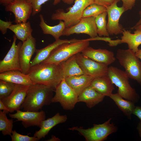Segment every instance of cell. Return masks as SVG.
I'll return each instance as SVG.
<instances>
[{
  "mask_svg": "<svg viewBox=\"0 0 141 141\" xmlns=\"http://www.w3.org/2000/svg\"><path fill=\"white\" fill-rule=\"evenodd\" d=\"M14 114H9V116L12 118L17 119L16 121H21L23 126L25 128L31 126L40 127L42 121L45 119L44 111H22L20 110L16 111Z\"/></svg>",
  "mask_w": 141,
  "mask_h": 141,
  "instance_id": "2e32d148",
  "label": "cell"
},
{
  "mask_svg": "<svg viewBox=\"0 0 141 141\" xmlns=\"http://www.w3.org/2000/svg\"><path fill=\"white\" fill-rule=\"evenodd\" d=\"M11 141H37L39 140L33 136L31 137L28 135H24L17 132L15 130L13 131L10 136Z\"/></svg>",
  "mask_w": 141,
  "mask_h": 141,
  "instance_id": "836d02e7",
  "label": "cell"
},
{
  "mask_svg": "<svg viewBox=\"0 0 141 141\" xmlns=\"http://www.w3.org/2000/svg\"><path fill=\"white\" fill-rule=\"evenodd\" d=\"M67 119L66 115H61L57 113L52 117L43 121L39 127L40 129L35 132L33 136L39 140L44 138L52 128L58 124L65 122Z\"/></svg>",
  "mask_w": 141,
  "mask_h": 141,
  "instance_id": "ac0fdd59",
  "label": "cell"
},
{
  "mask_svg": "<svg viewBox=\"0 0 141 141\" xmlns=\"http://www.w3.org/2000/svg\"><path fill=\"white\" fill-rule=\"evenodd\" d=\"M49 0H27L32 5V15L33 16L40 12L41 10L42 6L46 2ZM61 0H54L53 4L56 5L59 3Z\"/></svg>",
  "mask_w": 141,
  "mask_h": 141,
  "instance_id": "d6a6232c",
  "label": "cell"
},
{
  "mask_svg": "<svg viewBox=\"0 0 141 141\" xmlns=\"http://www.w3.org/2000/svg\"><path fill=\"white\" fill-rule=\"evenodd\" d=\"M122 2V7L125 11L131 9L134 6L136 0H121Z\"/></svg>",
  "mask_w": 141,
  "mask_h": 141,
  "instance_id": "d590c367",
  "label": "cell"
},
{
  "mask_svg": "<svg viewBox=\"0 0 141 141\" xmlns=\"http://www.w3.org/2000/svg\"><path fill=\"white\" fill-rule=\"evenodd\" d=\"M137 129L138 130L139 134L140 137L141 138V122L140 121L138 124L137 127Z\"/></svg>",
  "mask_w": 141,
  "mask_h": 141,
  "instance_id": "60d3db41",
  "label": "cell"
},
{
  "mask_svg": "<svg viewBox=\"0 0 141 141\" xmlns=\"http://www.w3.org/2000/svg\"><path fill=\"white\" fill-rule=\"evenodd\" d=\"M12 22L10 21H5L0 20V30L3 34L6 33L8 29L12 24Z\"/></svg>",
  "mask_w": 141,
  "mask_h": 141,
  "instance_id": "e575fe53",
  "label": "cell"
},
{
  "mask_svg": "<svg viewBox=\"0 0 141 141\" xmlns=\"http://www.w3.org/2000/svg\"><path fill=\"white\" fill-rule=\"evenodd\" d=\"M0 109L1 110L7 111L9 113V110L1 100H0Z\"/></svg>",
  "mask_w": 141,
  "mask_h": 141,
  "instance_id": "ab89813d",
  "label": "cell"
},
{
  "mask_svg": "<svg viewBox=\"0 0 141 141\" xmlns=\"http://www.w3.org/2000/svg\"><path fill=\"white\" fill-rule=\"evenodd\" d=\"M94 78L83 74L67 77L64 79L67 84L78 95L85 89L90 85Z\"/></svg>",
  "mask_w": 141,
  "mask_h": 141,
  "instance_id": "603a6c76",
  "label": "cell"
},
{
  "mask_svg": "<svg viewBox=\"0 0 141 141\" xmlns=\"http://www.w3.org/2000/svg\"><path fill=\"white\" fill-rule=\"evenodd\" d=\"M74 33L85 34L92 38L98 36L95 17L82 18L76 25L66 28L63 32L62 36H68Z\"/></svg>",
  "mask_w": 141,
  "mask_h": 141,
  "instance_id": "4fadbf2b",
  "label": "cell"
},
{
  "mask_svg": "<svg viewBox=\"0 0 141 141\" xmlns=\"http://www.w3.org/2000/svg\"><path fill=\"white\" fill-rule=\"evenodd\" d=\"M27 74L34 84L44 85L54 90L64 79L59 64L40 63L31 67Z\"/></svg>",
  "mask_w": 141,
  "mask_h": 141,
  "instance_id": "6da1fadb",
  "label": "cell"
},
{
  "mask_svg": "<svg viewBox=\"0 0 141 141\" xmlns=\"http://www.w3.org/2000/svg\"><path fill=\"white\" fill-rule=\"evenodd\" d=\"M59 64L64 79L84 74L77 62L76 55L72 56Z\"/></svg>",
  "mask_w": 141,
  "mask_h": 141,
  "instance_id": "cb8c5ba5",
  "label": "cell"
},
{
  "mask_svg": "<svg viewBox=\"0 0 141 141\" xmlns=\"http://www.w3.org/2000/svg\"><path fill=\"white\" fill-rule=\"evenodd\" d=\"M108 75L112 83L118 87L117 93L123 98L134 103L140 97L136 90L131 85L129 77L124 71L116 67H109Z\"/></svg>",
  "mask_w": 141,
  "mask_h": 141,
  "instance_id": "277c9868",
  "label": "cell"
},
{
  "mask_svg": "<svg viewBox=\"0 0 141 141\" xmlns=\"http://www.w3.org/2000/svg\"><path fill=\"white\" fill-rule=\"evenodd\" d=\"M55 94L52 103L58 102L63 109L72 110L78 102V95L75 91L63 79L54 90Z\"/></svg>",
  "mask_w": 141,
  "mask_h": 141,
  "instance_id": "ba28073f",
  "label": "cell"
},
{
  "mask_svg": "<svg viewBox=\"0 0 141 141\" xmlns=\"http://www.w3.org/2000/svg\"><path fill=\"white\" fill-rule=\"evenodd\" d=\"M54 90L44 85L34 84L31 85L21 109L24 111H39L44 105L52 103Z\"/></svg>",
  "mask_w": 141,
  "mask_h": 141,
  "instance_id": "7a4b0ae2",
  "label": "cell"
},
{
  "mask_svg": "<svg viewBox=\"0 0 141 141\" xmlns=\"http://www.w3.org/2000/svg\"><path fill=\"white\" fill-rule=\"evenodd\" d=\"M15 0H0V4L5 7L13 2Z\"/></svg>",
  "mask_w": 141,
  "mask_h": 141,
  "instance_id": "f35d334b",
  "label": "cell"
},
{
  "mask_svg": "<svg viewBox=\"0 0 141 141\" xmlns=\"http://www.w3.org/2000/svg\"><path fill=\"white\" fill-rule=\"evenodd\" d=\"M106 10L107 8L105 7L94 3L88 6L84 10L82 18L95 17L106 11Z\"/></svg>",
  "mask_w": 141,
  "mask_h": 141,
  "instance_id": "4dcf8cb0",
  "label": "cell"
},
{
  "mask_svg": "<svg viewBox=\"0 0 141 141\" xmlns=\"http://www.w3.org/2000/svg\"><path fill=\"white\" fill-rule=\"evenodd\" d=\"M15 85L0 80V99L9 96L14 90Z\"/></svg>",
  "mask_w": 141,
  "mask_h": 141,
  "instance_id": "1f68e13d",
  "label": "cell"
},
{
  "mask_svg": "<svg viewBox=\"0 0 141 141\" xmlns=\"http://www.w3.org/2000/svg\"><path fill=\"white\" fill-rule=\"evenodd\" d=\"M115 0H94V3L107 8Z\"/></svg>",
  "mask_w": 141,
  "mask_h": 141,
  "instance_id": "8d00e7d4",
  "label": "cell"
},
{
  "mask_svg": "<svg viewBox=\"0 0 141 141\" xmlns=\"http://www.w3.org/2000/svg\"><path fill=\"white\" fill-rule=\"evenodd\" d=\"M30 86L16 84L14 89L9 96L0 99L9 110V113L20 110Z\"/></svg>",
  "mask_w": 141,
  "mask_h": 141,
  "instance_id": "8fae6325",
  "label": "cell"
},
{
  "mask_svg": "<svg viewBox=\"0 0 141 141\" xmlns=\"http://www.w3.org/2000/svg\"><path fill=\"white\" fill-rule=\"evenodd\" d=\"M133 114L137 116L141 122V106H136L133 111Z\"/></svg>",
  "mask_w": 141,
  "mask_h": 141,
  "instance_id": "74e56055",
  "label": "cell"
},
{
  "mask_svg": "<svg viewBox=\"0 0 141 141\" xmlns=\"http://www.w3.org/2000/svg\"><path fill=\"white\" fill-rule=\"evenodd\" d=\"M116 58L129 78L136 80L141 86V62L131 50L118 49Z\"/></svg>",
  "mask_w": 141,
  "mask_h": 141,
  "instance_id": "8992f818",
  "label": "cell"
},
{
  "mask_svg": "<svg viewBox=\"0 0 141 141\" xmlns=\"http://www.w3.org/2000/svg\"><path fill=\"white\" fill-rule=\"evenodd\" d=\"M0 80L23 85H31L34 84L28 74L16 70H9L0 73Z\"/></svg>",
  "mask_w": 141,
  "mask_h": 141,
  "instance_id": "44dd1931",
  "label": "cell"
},
{
  "mask_svg": "<svg viewBox=\"0 0 141 141\" xmlns=\"http://www.w3.org/2000/svg\"><path fill=\"white\" fill-rule=\"evenodd\" d=\"M111 118H110L103 124H94L93 127L87 129L75 126L68 129L78 131L87 141H103L109 135L118 130L117 127L113 123H111Z\"/></svg>",
  "mask_w": 141,
  "mask_h": 141,
  "instance_id": "52a82bcc",
  "label": "cell"
},
{
  "mask_svg": "<svg viewBox=\"0 0 141 141\" xmlns=\"http://www.w3.org/2000/svg\"><path fill=\"white\" fill-rule=\"evenodd\" d=\"M122 33L121 39H119V44H127L128 49L135 53L138 50V47L141 44V31H134V34H132L130 31L123 28Z\"/></svg>",
  "mask_w": 141,
  "mask_h": 141,
  "instance_id": "d4e9b609",
  "label": "cell"
},
{
  "mask_svg": "<svg viewBox=\"0 0 141 141\" xmlns=\"http://www.w3.org/2000/svg\"><path fill=\"white\" fill-rule=\"evenodd\" d=\"M76 56L77 62L84 74L94 78L108 75V66L96 62L81 52L76 54Z\"/></svg>",
  "mask_w": 141,
  "mask_h": 141,
  "instance_id": "9c48e42d",
  "label": "cell"
},
{
  "mask_svg": "<svg viewBox=\"0 0 141 141\" xmlns=\"http://www.w3.org/2000/svg\"><path fill=\"white\" fill-rule=\"evenodd\" d=\"M109 97L124 115L128 119H131L132 115L136 107L134 103L130 101L125 99L117 93H113Z\"/></svg>",
  "mask_w": 141,
  "mask_h": 141,
  "instance_id": "4316f807",
  "label": "cell"
},
{
  "mask_svg": "<svg viewBox=\"0 0 141 141\" xmlns=\"http://www.w3.org/2000/svg\"><path fill=\"white\" fill-rule=\"evenodd\" d=\"M89 41L86 39H78L63 43L55 48L49 57L40 63L58 64L89 46Z\"/></svg>",
  "mask_w": 141,
  "mask_h": 141,
  "instance_id": "3957f363",
  "label": "cell"
},
{
  "mask_svg": "<svg viewBox=\"0 0 141 141\" xmlns=\"http://www.w3.org/2000/svg\"><path fill=\"white\" fill-rule=\"evenodd\" d=\"M90 85L105 96L109 97L115 89L114 84L108 75L94 78Z\"/></svg>",
  "mask_w": 141,
  "mask_h": 141,
  "instance_id": "7402d4cb",
  "label": "cell"
},
{
  "mask_svg": "<svg viewBox=\"0 0 141 141\" xmlns=\"http://www.w3.org/2000/svg\"><path fill=\"white\" fill-rule=\"evenodd\" d=\"M74 2V4L67 12H66L61 9L56 10L51 16V20L63 21L66 28L73 26L79 22L84 10L94 3V0H75Z\"/></svg>",
  "mask_w": 141,
  "mask_h": 141,
  "instance_id": "5b68a950",
  "label": "cell"
},
{
  "mask_svg": "<svg viewBox=\"0 0 141 141\" xmlns=\"http://www.w3.org/2000/svg\"><path fill=\"white\" fill-rule=\"evenodd\" d=\"M5 9L13 13L16 24L27 22L32 12V4L27 0H15L5 6Z\"/></svg>",
  "mask_w": 141,
  "mask_h": 141,
  "instance_id": "5bb4252c",
  "label": "cell"
},
{
  "mask_svg": "<svg viewBox=\"0 0 141 141\" xmlns=\"http://www.w3.org/2000/svg\"><path fill=\"white\" fill-rule=\"evenodd\" d=\"M8 113L7 111H0V131L4 136L9 135L10 136L13 131V120L8 118L6 114Z\"/></svg>",
  "mask_w": 141,
  "mask_h": 141,
  "instance_id": "f1b7e54d",
  "label": "cell"
},
{
  "mask_svg": "<svg viewBox=\"0 0 141 141\" xmlns=\"http://www.w3.org/2000/svg\"><path fill=\"white\" fill-rule=\"evenodd\" d=\"M107 15L106 11L95 17V22L97 27V33L99 37H109L107 29L106 17Z\"/></svg>",
  "mask_w": 141,
  "mask_h": 141,
  "instance_id": "f546056e",
  "label": "cell"
},
{
  "mask_svg": "<svg viewBox=\"0 0 141 141\" xmlns=\"http://www.w3.org/2000/svg\"><path fill=\"white\" fill-rule=\"evenodd\" d=\"M135 53L136 56L141 60V49H139Z\"/></svg>",
  "mask_w": 141,
  "mask_h": 141,
  "instance_id": "f6af8a7d",
  "label": "cell"
},
{
  "mask_svg": "<svg viewBox=\"0 0 141 141\" xmlns=\"http://www.w3.org/2000/svg\"><path fill=\"white\" fill-rule=\"evenodd\" d=\"M64 3L68 5H70L73 4L75 0H61Z\"/></svg>",
  "mask_w": 141,
  "mask_h": 141,
  "instance_id": "b9f144b4",
  "label": "cell"
},
{
  "mask_svg": "<svg viewBox=\"0 0 141 141\" xmlns=\"http://www.w3.org/2000/svg\"><path fill=\"white\" fill-rule=\"evenodd\" d=\"M78 40L75 38L70 40L59 39L43 48L40 49H36L35 56L31 62V67L40 63L46 60L52 51L59 45L64 43L73 42Z\"/></svg>",
  "mask_w": 141,
  "mask_h": 141,
  "instance_id": "d6986e66",
  "label": "cell"
},
{
  "mask_svg": "<svg viewBox=\"0 0 141 141\" xmlns=\"http://www.w3.org/2000/svg\"><path fill=\"white\" fill-rule=\"evenodd\" d=\"M8 29L14 33L17 39L22 42L32 35L33 31L29 21L12 24Z\"/></svg>",
  "mask_w": 141,
  "mask_h": 141,
  "instance_id": "83f0119b",
  "label": "cell"
},
{
  "mask_svg": "<svg viewBox=\"0 0 141 141\" xmlns=\"http://www.w3.org/2000/svg\"><path fill=\"white\" fill-rule=\"evenodd\" d=\"M17 38L13 36L11 46L4 58L0 61V73L11 70L21 71L19 60V53L22 44L21 41L16 44Z\"/></svg>",
  "mask_w": 141,
  "mask_h": 141,
  "instance_id": "30bf717a",
  "label": "cell"
},
{
  "mask_svg": "<svg viewBox=\"0 0 141 141\" xmlns=\"http://www.w3.org/2000/svg\"><path fill=\"white\" fill-rule=\"evenodd\" d=\"M36 40L32 35L22 42L19 53V63L21 72L27 74L31 68V60L36 50Z\"/></svg>",
  "mask_w": 141,
  "mask_h": 141,
  "instance_id": "9a60e30c",
  "label": "cell"
},
{
  "mask_svg": "<svg viewBox=\"0 0 141 141\" xmlns=\"http://www.w3.org/2000/svg\"><path fill=\"white\" fill-rule=\"evenodd\" d=\"M39 17L40 21L39 26L44 34L52 36L55 40L59 39L60 37L62 36L63 32L66 28L63 21H60L59 24L56 25L50 26L45 23L43 15L40 14Z\"/></svg>",
  "mask_w": 141,
  "mask_h": 141,
  "instance_id": "484cf974",
  "label": "cell"
},
{
  "mask_svg": "<svg viewBox=\"0 0 141 141\" xmlns=\"http://www.w3.org/2000/svg\"><path fill=\"white\" fill-rule=\"evenodd\" d=\"M60 140V139L56 137L55 136H51V138L47 141H55Z\"/></svg>",
  "mask_w": 141,
  "mask_h": 141,
  "instance_id": "ee69618b",
  "label": "cell"
},
{
  "mask_svg": "<svg viewBox=\"0 0 141 141\" xmlns=\"http://www.w3.org/2000/svg\"><path fill=\"white\" fill-rule=\"evenodd\" d=\"M131 29H135L136 31H141V24L137 26H134L131 28Z\"/></svg>",
  "mask_w": 141,
  "mask_h": 141,
  "instance_id": "7bdbcfd3",
  "label": "cell"
},
{
  "mask_svg": "<svg viewBox=\"0 0 141 141\" xmlns=\"http://www.w3.org/2000/svg\"><path fill=\"white\" fill-rule=\"evenodd\" d=\"M105 97L90 85L78 95V102H84L88 108H91L102 102Z\"/></svg>",
  "mask_w": 141,
  "mask_h": 141,
  "instance_id": "ffe728a7",
  "label": "cell"
},
{
  "mask_svg": "<svg viewBox=\"0 0 141 141\" xmlns=\"http://www.w3.org/2000/svg\"><path fill=\"white\" fill-rule=\"evenodd\" d=\"M139 13L140 15V19L138 21L136 25L134 26H137L141 24V11H139Z\"/></svg>",
  "mask_w": 141,
  "mask_h": 141,
  "instance_id": "bcb514c9",
  "label": "cell"
},
{
  "mask_svg": "<svg viewBox=\"0 0 141 141\" xmlns=\"http://www.w3.org/2000/svg\"><path fill=\"white\" fill-rule=\"evenodd\" d=\"M81 53L96 62L108 66L113 63L116 60L113 52L106 49H95L89 46Z\"/></svg>",
  "mask_w": 141,
  "mask_h": 141,
  "instance_id": "e0dca14e",
  "label": "cell"
},
{
  "mask_svg": "<svg viewBox=\"0 0 141 141\" xmlns=\"http://www.w3.org/2000/svg\"><path fill=\"white\" fill-rule=\"evenodd\" d=\"M120 0H115L110 5L107 7L108 15L107 29L109 35H118L122 33L123 28L119 23L120 18L125 11L122 6L119 7L117 3Z\"/></svg>",
  "mask_w": 141,
  "mask_h": 141,
  "instance_id": "7c38bea8",
  "label": "cell"
}]
</instances>
